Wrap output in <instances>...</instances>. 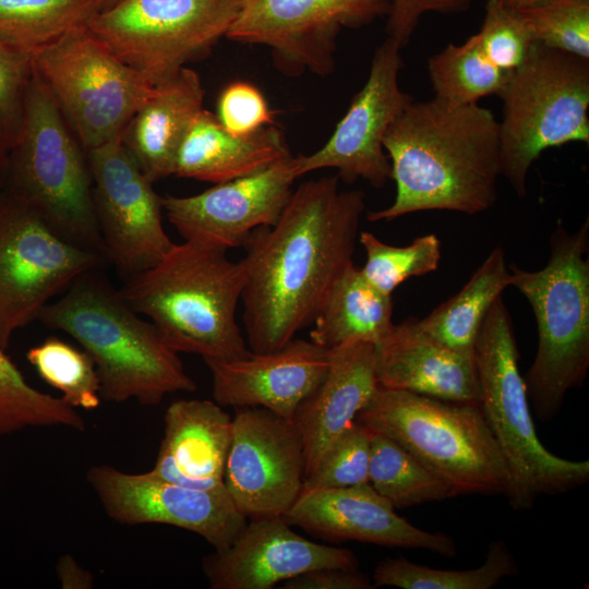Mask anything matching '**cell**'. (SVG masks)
<instances>
[{
    "label": "cell",
    "instance_id": "cell-1",
    "mask_svg": "<svg viewBox=\"0 0 589 589\" xmlns=\"http://www.w3.org/2000/svg\"><path fill=\"white\" fill-rule=\"evenodd\" d=\"M339 180L325 176L301 183L278 220L253 230L244 243L241 302L251 351H274L311 325L353 263L365 195L340 191Z\"/></svg>",
    "mask_w": 589,
    "mask_h": 589
},
{
    "label": "cell",
    "instance_id": "cell-2",
    "mask_svg": "<svg viewBox=\"0 0 589 589\" xmlns=\"http://www.w3.org/2000/svg\"><path fill=\"white\" fill-rule=\"evenodd\" d=\"M383 147L396 195L389 206L369 212L370 221L422 211L474 215L497 200L500 123L488 108L412 100L388 128Z\"/></svg>",
    "mask_w": 589,
    "mask_h": 589
},
{
    "label": "cell",
    "instance_id": "cell-3",
    "mask_svg": "<svg viewBox=\"0 0 589 589\" xmlns=\"http://www.w3.org/2000/svg\"><path fill=\"white\" fill-rule=\"evenodd\" d=\"M96 269L73 280L62 297L40 311L38 320L70 335L89 354L100 398L154 406L169 394L194 392L196 384L178 352Z\"/></svg>",
    "mask_w": 589,
    "mask_h": 589
},
{
    "label": "cell",
    "instance_id": "cell-4",
    "mask_svg": "<svg viewBox=\"0 0 589 589\" xmlns=\"http://www.w3.org/2000/svg\"><path fill=\"white\" fill-rule=\"evenodd\" d=\"M227 251L190 242L175 243L153 267L119 290L137 313L146 315L178 353L230 361L251 351L236 313L245 283L241 260Z\"/></svg>",
    "mask_w": 589,
    "mask_h": 589
},
{
    "label": "cell",
    "instance_id": "cell-5",
    "mask_svg": "<svg viewBox=\"0 0 589 589\" xmlns=\"http://www.w3.org/2000/svg\"><path fill=\"white\" fill-rule=\"evenodd\" d=\"M589 218L570 232L557 221L544 267L508 265L512 280L537 322L538 348L525 377L537 417L552 420L567 392L584 384L589 370Z\"/></svg>",
    "mask_w": 589,
    "mask_h": 589
},
{
    "label": "cell",
    "instance_id": "cell-6",
    "mask_svg": "<svg viewBox=\"0 0 589 589\" xmlns=\"http://www.w3.org/2000/svg\"><path fill=\"white\" fill-rule=\"evenodd\" d=\"M510 314L498 297L474 345L480 407L508 470L505 496L515 510L533 507L540 495L563 494L589 480V460L549 452L534 429Z\"/></svg>",
    "mask_w": 589,
    "mask_h": 589
},
{
    "label": "cell",
    "instance_id": "cell-7",
    "mask_svg": "<svg viewBox=\"0 0 589 589\" xmlns=\"http://www.w3.org/2000/svg\"><path fill=\"white\" fill-rule=\"evenodd\" d=\"M356 421L407 449L455 496L507 491L508 470L480 404L378 386Z\"/></svg>",
    "mask_w": 589,
    "mask_h": 589
},
{
    "label": "cell",
    "instance_id": "cell-8",
    "mask_svg": "<svg viewBox=\"0 0 589 589\" xmlns=\"http://www.w3.org/2000/svg\"><path fill=\"white\" fill-rule=\"evenodd\" d=\"M44 82L33 73L19 139L7 156L4 190L59 237L106 260L87 158Z\"/></svg>",
    "mask_w": 589,
    "mask_h": 589
},
{
    "label": "cell",
    "instance_id": "cell-9",
    "mask_svg": "<svg viewBox=\"0 0 589 589\" xmlns=\"http://www.w3.org/2000/svg\"><path fill=\"white\" fill-rule=\"evenodd\" d=\"M502 176L519 197L548 148L589 143V59L533 44L498 95Z\"/></svg>",
    "mask_w": 589,
    "mask_h": 589
},
{
    "label": "cell",
    "instance_id": "cell-10",
    "mask_svg": "<svg viewBox=\"0 0 589 589\" xmlns=\"http://www.w3.org/2000/svg\"><path fill=\"white\" fill-rule=\"evenodd\" d=\"M33 70L87 152L122 136L155 88L86 24L34 51Z\"/></svg>",
    "mask_w": 589,
    "mask_h": 589
},
{
    "label": "cell",
    "instance_id": "cell-11",
    "mask_svg": "<svg viewBox=\"0 0 589 589\" xmlns=\"http://www.w3.org/2000/svg\"><path fill=\"white\" fill-rule=\"evenodd\" d=\"M241 0H120L95 13L89 31L156 86L226 37Z\"/></svg>",
    "mask_w": 589,
    "mask_h": 589
},
{
    "label": "cell",
    "instance_id": "cell-12",
    "mask_svg": "<svg viewBox=\"0 0 589 589\" xmlns=\"http://www.w3.org/2000/svg\"><path fill=\"white\" fill-rule=\"evenodd\" d=\"M105 259L59 237L26 204L0 192V345L58 292Z\"/></svg>",
    "mask_w": 589,
    "mask_h": 589
},
{
    "label": "cell",
    "instance_id": "cell-13",
    "mask_svg": "<svg viewBox=\"0 0 589 589\" xmlns=\"http://www.w3.org/2000/svg\"><path fill=\"white\" fill-rule=\"evenodd\" d=\"M389 0H241L226 38L271 48L286 75L334 71L336 39L387 15Z\"/></svg>",
    "mask_w": 589,
    "mask_h": 589
},
{
    "label": "cell",
    "instance_id": "cell-14",
    "mask_svg": "<svg viewBox=\"0 0 589 589\" xmlns=\"http://www.w3.org/2000/svg\"><path fill=\"white\" fill-rule=\"evenodd\" d=\"M106 260L124 279L156 265L175 244L161 220V197L116 137L87 152Z\"/></svg>",
    "mask_w": 589,
    "mask_h": 589
},
{
    "label": "cell",
    "instance_id": "cell-15",
    "mask_svg": "<svg viewBox=\"0 0 589 589\" xmlns=\"http://www.w3.org/2000/svg\"><path fill=\"white\" fill-rule=\"evenodd\" d=\"M86 481L105 513L118 524H163L194 532L215 551L228 548L248 522L226 488L203 490L151 474L94 465Z\"/></svg>",
    "mask_w": 589,
    "mask_h": 589
},
{
    "label": "cell",
    "instance_id": "cell-16",
    "mask_svg": "<svg viewBox=\"0 0 589 589\" xmlns=\"http://www.w3.org/2000/svg\"><path fill=\"white\" fill-rule=\"evenodd\" d=\"M305 478L293 423L261 407L235 408L224 484L248 519L284 516Z\"/></svg>",
    "mask_w": 589,
    "mask_h": 589
},
{
    "label": "cell",
    "instance_id": "cell-17",
    "mask_svg": "<svg viewBox=\"0 0 589 589\" xmlns=\"http://www.w3.org/2000/svg\"><path fill=\"white\" fill-rule=\"evenodd\" d=\"M401 48L386 38L374 51L369 76L353 96L328 141L310 155L296 156L297 175L334 168L339 179L352 183L358 179L374 188L390 179V163L383 139L390 124L413 100L398 83L402 68Z\"/></svg>",
    "mask_w": 589,
    "mask_h": 589
},
{
    "label": "cell",
    "instance_id": "cell-18",
    "mask_svg": "<svg viewBox=\"0 0 589 589\" xmlns=\"http://www.w3.org/2000/svg\"><path fill=\"white\" fill-rule=\"evenodd\" d=\"M298 178L290 156L195 195L164 196L163 211L184 241L227 251L243 247L253 230L278 220Z\"/></svg>",
    "mask_w": 589,
    "mask_h": 589
},
{
    "label": "cell",
    "instance_id": "cell-19",
    "mask_svg": "<svg viewBox=\"0 0 589 589\" xmlns=\"http://www.w3.org/2000/svg\"><path fill=\"white\" fill-rule=\"evenodd\" d=\"M358 566L351 551L298 534L283 516L250 519L228 548L202 562L212 589H271L309 570Z\"/></svg>",
    "mask_w": 589,
    "mask_h": 589
},
{
    "label": "cell",
    "instance_id": "cell-20",
    "mask_svg": "<svg viewBox=\"0 0 589 589\" xmlns=\"http://www.w3.org/2000/svg\"><path fill=\"white\" fill-rule=\"evenodd\" d=\"M283 517L291 526L329 539L423 549L446 557L457 553L449 536L413 526L369 482L340 489L302 488Z\"/></svg>",
    "mask_w": 589,
    "mask_h": 589
},
{
    "label": "cell",
    "instance_id": "cell-21",
    "mask_svg": "<svg viewBox=\"0 0 589 589\" xmlns=\"http://www.w3.org/2000/svg\"><path fill=\"white\" fill-rule=\"evenodd\" d=\"M213 397L221 407H261L291 421L300 404L324 377L329 350L312 340L292 338L269 352L243 358L205 360Z\"/></svg>",
    "mask_w": 589,
    "mask_h": 589
},
{
    "label": "cell",
    "instance_id": "cell-22",
    "mask_svg": "<svg viewBox=\"0 0 589 589\" xmlns=\"http://www.w3.org/2000/svg\"><path fill=\"white\" fill-rule=\"evenodd\" d=\"M375 370L384 388L480 404L474 356L441 344L412 317L394 324L375 344Z\"/></svg>",
    "mask_w": 589,
    "mask_h": 589
},
{
    "label": "cell",
    "instance_id": "cell-23",
    "mask_svg": "<svg viewBox=\"0 0 589 589\" xmlns=\"http://www.w3.org/2000/svg\"><path fill=\"white\" fill-rule=\"evenodd\" d=\"M377 388L374 344L351 341L329 349L324 377L291 419L303 447L305 477Z\"/></svg>",
    "mask_w": 589,
    "mask_h": 589
},
{
    "label": "cell",
    "instance_id": "cell-24",
    "mask_svg": "<svg viewBox=\"0 0 589 589\" xmlns=\"http://www.w3.org/2000/svg\"><path fill=\"white\" fill-rule=\"evenodd\" d=\"M232 417L215 401L179 399L164 416V434L151 474L193 489L225 486Z\"/></svg>",
    "mask_w": 589,
    "mask_h": 589
},
{
    "label": "cell",
    "instance_id": "cell-25",
    "mask_svg": "<svg viewBox=\"0 0 589 589\" xmlns=\"http://www.w3.org/2000/svg\"><path fill=\"white\" fill-rule=\"evenodd\" d=\"M203 99L200 75L183 67L155 86L124 129V147L153 183L173 175L178 149Z\"/></svg>",
    "mask_w": 589,
    "mask_h": 589
},
{
    "label": "cell",
    "instance_id": "cell-26",
    "mask_svg": "<svg viewBox=\"0 0 589 589\" xmlns=\"http://www.w3.org/2000/svg\"><path fill=\"white\" fill-rule=\"evenodd\" d=\"M290 156L283 133L273 124L237 136L203 108L180 144L173 175L216 184L257 172Z\"/></svg>",
    "mask_w": 589,
    "mask_h": 589
},
{
    "label": "cell",
    "instance_id": "cell-27",
    "mask_svg": "<svg viewBox=\"0 0 589 589\" xmlns=\"http://www.w3.org/2000/svg\"><path fill=\"white\" fill-rule=\"evenodd\" d=\"M393 308L392 296L373 287L352 263L323 300L310 340L328 350L351 341L375 345L394 325Z\"/></svg>",
    "mask_w": 589,
    "mask_h": 589
},
{
    "label": "cell",
    "instance_id": "cell-28",
    "mask_svg": "<svg viewBox=\"0 0 589 589\" xmlns=\"http://www.w3.org/2000/svg\"><path fill=\"white\" fill-rule=\"evenodd\" d=\"M510 280L505 252L495 247L457 293L417 323L448 348L474 356L482 322L494 301L510 286Z\"/></svg>",
    "mask_w": 589,
    "mask_h": 589
},
{
    "label": "cell",
    "instance_id": "cell-29",
    "mask_svg": "<svg viewBox=\"0 0 589 589\" xmlns=\"http://www.w3.org/2000/svg\"><path fill=\"white\" fill-rule=\"evenodd\" d=\"M369 483L394 508L455 497L452 489L407 449L372 431Z\"/></svg>",
    "mask_w": 589,
    "mask_h": 589
},
{
    "label": "cell",
    "instance_id": "cell-30",
    "mask_svg": "<svg viewBox=\"0 0 589 589\" xmlns=\"http://www.w3.org/2000/svg\"><path fill=\"white\" fill-rule=\"evenodd\" d=\"M98 11L97 0H0V41L33 53Z\"/></svg>",
    "mask_w": 589,
    "mask_h": 589
},
{
    "label": "cell",
    "instance_id": "cell-31",
    "mask_svg": "<svg viewBox=\"0 0 589 589\" xmlns=\"http://www.w3.org/2000/svg\"><path fill=\"white\" fill-rule=\"evenodd\" d=\"M518 573L513 553L502 540L489 544L484 563L466 570L432 568L405 557L381 561L373 573V586L401 589H490Z\"/></svg>",
    "mask_w": 589,
    "mask_h": 589
},
{
    "label": "cell",
    "instance_id": "cell-32",
    "mask_svg": "<svg viewBox=\"0 0 589 589\" xmlns=\"http://www.w3.org/2000/svg\"><path fill=\"white\" fill-rule=\"evenodd\" d=\"M428 71L434 97L454 105L478 104L482 97L500 95L510 75L490 61L477 34L432 56Z\"/></svg>",
    "mask_w": 589,
    "mask_h": 589
},
{
    "label": "cell",
    "instance_id": "cell-33",
    "mask_svg": "<svg viewBox=\"0 0 589 589\" xmlns=\"http://www.w3.org/2000/svg\"><path fill=\"white\" fill-rule=\"evenodd\" d=\"M63 426L79 432L86 423L77 410L33 387L0 345V436L26 429Z\"/></svg>",
    "mask_w": 589,
    "mask_h": 589
},
{
    "label": "cell",
    "instance_id": "cell-34",
    "mask_svg": "<svg viewBox=\"0 0 589 589\" xmlns=\"http://www.w3.org/2000/svg\"><path fill=\"white\" fill-rule=\"evenodd\" d=\"M26 359L44 382L61 393V399L69 406L85 410L99 407V378L86 351L50 336L29 348Z\"/></svg>",
    "mask_w": 589,
    "mask_h": 589
},
{
    "label": "cell",
    "instance_id": "cell-35",
    "mask_svg": "<svg viewBox=\"0 0 589 589\" xmlns=\"http://www.w3.org/2000/svg\"><path fill=\"white\" fill-rule=\"evenodd\" d=\"M358 238L365 252L362 275L388 296L407 279L436 271L441 261V241L434 233L418 237L405 247L387 244L369 231Z\"/></svg>",
    "mask_w": 589,
    "mask_h": 589
},
{
    "label": "cell",
    "instance_id": "cell-36",
    "mask_svg": "<svg viewBox=\"0 0 589 589\" xmlns=\"http://www.w3.org/2000/svg\"><path fill=\"white\" fill-rule=\"evenodd\" d=\"M517 11L536 44L589 59V0H541Z\"/></svg>",
    "mask_w": 589,
    "mask_h": 589
},
{
    "label": "cell",
    "instance_id": "cell-37",
    "mask_svg": "<svg viewBox=\"0 0 589 589\" xmlns=\"http://www.w3.org/2000/svg\"><path fill=\"white\" fill-rule=\"evenodd\" d=\"M371 431L354 421L325 450L304 489H340L369 482Z\"/></svg>",
    "mask_w": 589,
    "mask_h": 589
},
{
    "label": "cell",
    "instance_id": "cell-38",
    "mask_svg": "<svg viewBox=\"0 0 589 589\" xmlns=\"http://www.w3.org/2000/svg\"><path fill=\"white\" fill-rule=\"evenodd\" d=\"M477 36L490 61L508 74L525 62L534 44L519 12L501 0L486 2L484 20Z\"/></svg>",
    "mask_w": 589,
    "mask_h": 589
},
{
    "label": "cell",
    "instance_id": "cell-39",
    "mask_svg": "<svg viewBox=\"0 0 589 589\" xmlns=\"http://www.w3.org/2000/svg\"><path fill=\"white\" fill-rule=\"evenodd\" d=\"M33 53L0 41V146L5 156L15 145L33 76Z\"/></svg>",
    "mask_w": 589,
    "mask_h": 589
},
{
    "label": "cell",
    "instance_id": "cell-40",
    "mask_svg": "<svg viewBox=\"0 0 589 589\" xmlns=\"http://www.w3.org/2000/svg\"><path fill=\"white\" fill-rule=\"evenodd\" d=\"M231 134L248 136L274 123L273 111L263 94L252 84L233 82L220 93L217 115Z\"/></svg>",
    "mask_w": 589,
    "mask_h": 589
},
{
    "label": "cell",
    "instance_id": "cell-41",
    "mask_svg": "<svg viewBox=\"0 0 589 589\" xmlns=\"http://www.w3.org/2000/svg\"><path fill=\"white\" fill-rule=\"evenodd\" d=\"M471 0H390L386 25L387 37L401 49L408 44L420 19L428 12L459 13L468 10Z\"/></svg>",
    "mask_w": 589,
    "mask_h": 589
},
{
    "label": "cell",
    "instance_id": "cell-42",
    "mask_svg": "<svg viewBox=\"0 0 589 589\" xmlns=\"http://www.w3.org/2000/svg\"><path fill=\"white\" fill-rule=\"evenodd\" d=\"M281 589H371L370 577L358 568H320L280 582Z\"/></svg>",
    "mask_w": 589,
    "mask_h": 589
},
{
    "label": "cell",
    "instance_id": "cell-43",
    "mask_svg": "<svg viewBox=\"0 0 589 589\" xmlns=\"http://www.w3.org/2000/svg\"><path fill=\"white\" fill-rule=\"evenodd\" d=\"M57 575L64 589H89L94 581L92 574L83 568L74 557L69 554L61 556L57 564Z\"/></svg>",
    "mask_w": 589,
    "mask_h": 589
},
{
    "label": "cell",
    "instance_id": "cell-44",
    "mask_svg": "<svg viewBox=\"0 0 589 589\" xmlns=\"http://www.w3.org/2000/svg\"><path fill=\"white\" fill-rule=\"evenodd\" d=\"M505 5L514 10H519L532 5L541 0H501Z\"/></svg>",
    "mask_w": 589,
    "mask_h": 589
},
{
    "label": "cell",
    "instance_id": "cell-45",
    "mask_svg": "<svg viewBox=\"0 0 589 589\" xmlns=\"http://www.w3.org/2000/svg\"><path fill=\"white\" fill-rule=\"evenodd\" d=\"M7 167V156L0 146V192L3 190Z\"/></svg>",
    "mask_w": 589,
    "mask_h": 589
},
{
    "label": "cell",
    "instance_id": "cell-46",
    "mask_svg": "<svg viewBox=\"0 0 589 589\" xmlns=\"http://www.w3.org/2000/svg\"><path fill=\"white\" fill-rule=\"evenodd\" d=\"M97 1H98V9L99 11H101L111 7L112 4L117 3L120 0H97Z\"/></svg>",
    "mask_w": 589,
    "mask_h": 589
}]
</instances>
